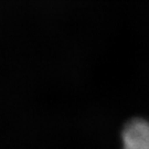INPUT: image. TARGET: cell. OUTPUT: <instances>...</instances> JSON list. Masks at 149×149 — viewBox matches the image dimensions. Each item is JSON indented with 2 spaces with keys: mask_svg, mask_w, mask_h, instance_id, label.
I'll return each mask as SVG.
<instances>
[{
  "mask_svg": "<svg viewBox=\"0 0 149 149\" xmlns=\"http://www.w3.org/2000/svg\"><path fill=\"white\" fill-rule=\"evenodd\" d=\"M123 149H149V123L136 118L123 132Z\"/></svg>",
  "mask_w": 149,
  "mask_h": 149,
  "instance_id": "6da1fadb",
  "label": "cell"
}]
</instances>
